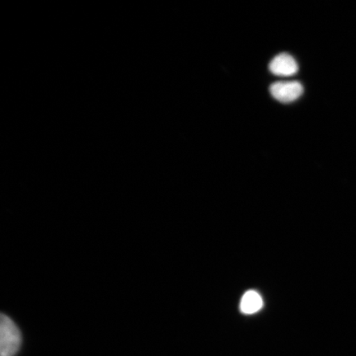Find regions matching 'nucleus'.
<instances>
[{"mask_svg":"<svg viewBox=\"0 0 356 356\" xmlns=\"http://www.w3.org/2000/svg\"><path fill=\"white\" fill-rule=\"evenodd\" d=\"M22 337L16 324L2 314L0 318V356H15L19 350Z\"/></svg>","mask_w":356,"mask_h":356,"instance_id":"obj_1","label":"nucleus"},{"mask_svg":"<svg viewBox=\"0 0 356 356\" xmlns=\"http://www.w3.org/2000/svg\"><path fill=\"white\" fill-rule=\"evenodd\" d=\"M270 92L275 99L282 104H291L301 97L304 88L298 81L277 82L271 84Z\"/></svg>","mask_w":356,"mask_h":356,"instance_id":"obj_2","label":"nucleus"},{"mask_svg":"<svg viewBox=\"0 0 356 356\" xmlns=\"http://www.w3.org/2000/svg\"><path fill=\"white\" fill-rule=\"evenodd\" d=\"M269 69L271 73L278 76L289 77L296 74L299 67L293 56L287 53H282L270 61Z\"/></svg>","mask_w":356,"mask_h":356,"instance_id":"obj_3","label":"nucleus"},{"mask_svg":"<svg viewBox=\"0 0 356 356\" xmlns=\"http://www.w3.org/2000/svg\"><path fill=\"white\" fill-rule=\"evenodd\" d=\"M264 306V301L257 292L249 291L244 293L240 308L245 314H252L259 311Z\"/></svg>","mask_w":356,"mask_h":356,"instance_id":"obj_4","label":"nucleus"}]
</instances>
